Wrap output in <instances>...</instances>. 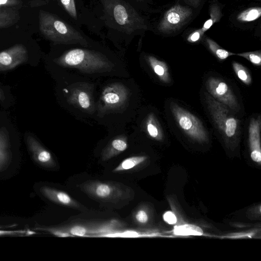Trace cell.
<instances>
[{"mask_svg":"<svg viewBox=\"0 0 261 261\" xmlns=\"http://www.w3.org/2000/svg\"><path fill=\"white\" fill-rule=\"evenodd\" d=\"M260 7H251L239 14L237 16V19L241 22H250L258 19L260 17Z\"/></svg>","mask_w":261,"mask_h":261,"instance_id":"cb8c5ba5","label":"cell"},{"mask_svg":"<svg viewBox=\"0 0 261 261\" xmlns=\"http://www.w3.org/2000/svg\"><path fill=\"white\" fill-rule=\"evenodd\" d=\"M191 2H192V3L194 4H195L197 3V2H198L199 0H190Z\"/></svg>","mask_w":261,"mask_h":261,"instance_id":"e575fe53","label":"cell"},{"mask_svg":"<svg viewBox=\"0 0 261 261\" xmlns=\"http://www.w3.org/2000/svg\"><path fill=\"white\" fill-rule=\"evenodd\" d=\"M128 147L127 138L126 136H119L113 139L101 152V160L106 161L122 152Z\"/></svg>","mask_w":261,"mask_h":261,"instance_id":"5bb4252c","label":"cell"},{"mask_svg":"<svg viewBox=\"0 0 261 261\" xmlns=\"http://www.w3.org/2000/svg\"><path fill=\"white\" fill-rule=\"evenodd\" d=\"M68 102L87 111L93 108V102L90 93L83 88H73L68 98Z\"/></svg>","mask_w":261,"mask_h":261,"instance_id":"9a60e30c","label":"cell"},{"mask_svg":"<svg viewBox=\"0 0 261 261\" xmlns=\"http://www.w3.org/2000/svg\"><path fill=\"white\" fill-rule=\"evenodd\" d=\"M3 96L2 91L0 90V99Z\"/></svg>","mask_w":261,"mask_h":261,"instance_id":"d590c367","label":"cell"},{"mask_svg":"<svg viewBox=\"0 0 261 261\" xmlns=\"http://www.w3.org/2000/svg\"><path fill=\"white\" fill-rule=\"evenodd\" d=\"M210 12V18L204 22L203 27L201 29L203 33L208 30L215 23L218 21L222 16L220 8L217 4L211 5Z\"/></svg>","mask_w":261,"mask_h":261,"instance_id":"603a6c76","label":"cell"},{"mask_svg":"<svg viewBox=\"0 0 261 261\" xmlns=\"http://www.w3.org/2000/svg\"><path fill=\"white\" fill-rule=\"evenodd\" d=\"M10 159L8 134L4 128L0 129V171L8 163Z\"/></svg>","mask_w":261,"mask_h":261,"instance_id":"d6986e66","label":"cell"},{"mask_svg":"<svg viewBox=\"0 0 261 261\" xmlns=\"http://www.w3.org/2000/svg\"><path fill=\"white\" fill-rule=\"evenodd\" d=\"M40 191L44 197L58 204L81 211L86 208L64 191L47 186L42 187Z\"/></svg>","mask_w":261,"mask_h":261,"instance_id":"7c38bea8","label":"cell"},{"mask_svg":"<svg viewBox=\"0 0 261 261\" xmlns=\"http://www.w3.org/2000/svg\"><path fill=\"white\" fill-rule=\"evenodd\" d=\"M206 102L213 120L218 128L228 138L237 136L238 120L234 117L225 105L205 93Z\"/></svg>","mask_w":261,"mask_h":261,"instance_id":"5b68a950","label":"cell"},{"mask_svg":"<svg viewBox=\"0 0 261 261\" xmlns=\"http://www.w3.org/2000/svg\"><path fill=\"white\" fill-rule=\"evenodd\" d=\"M22 5V2L21 0H0V8H17Z\"/></svg>","mask_w":261,"mask_h":261,"instance_id":"1f68e13d","label":"cell"},{"mask_svg":"<svg viewBox=\"0 0 261 261\" xmlns=\"http://www.w3.org/2000/svg\"><path fill=\"white\" fill-rule=\"evenodd\" d=\"M20 18L17 8H0V29L10 27L17 23Z\"/></svg>","mask_w":261,"mask_h":261,"instance_id":"e0dca14e","label":"cell"},{"mask_svg":"<svg viewBox=\"0 0 261 261\" xmlns=\"http://www.w3.org/2000/svg\"><path fill=\"white\" fill-rule=\"evenodd\" d=\"M172 233L180 237L201 236L203 234V231L196 225L186 223L175 226Z\"/></svg>","mask_w":261,"mask_h":261,"instance_id":"44dd1931","label":"cell"},{"mask_svg":"<svg viewBox=\"0 0 261 261\" xmlns=\"http://www.w3.org/2000/svg\"><path fill=\"white\" fill-rule=\"evenodd\" d=\"M129 92L127 88L121 83L108 85L102 91L101 100L107 109H116L121 107L128 100Z\"/></svg>","mask_w":261,"mask_h":261,"instance_id":"9c48e42d","label":"cell"},{"mask_svg":"<svg viewBox=\"0 0 261 261\" xmlns=\"http://www.w3.org/2000/svg\"><path fill=\"white\" fill-rule=\"evenodd\" d=\"M170 110L178 124L187 135L200 142L207 141L206 132L195 116L173 102L170 103Z\"/></svg>","mask_w":261,"mask_h":261,"instance_id":"8992f818","label":"cell"},{"mask_svg":"<svg viewBox=\"0 0 261 261\" xmlns=\"http://www.w3.org/2000/svg\"><path fill=\"white\" fill-rule=\"evenodd\" d=\"M145 128L148 135L156 140H162L163 138V130L153 114H149L145 122Z\"/></svg>","mask_w":261,"mask_h":261,"instance_id":"ffe728a7","label":"cell"},{"mask_svg":"<svg viewBox=\"0 0 261 261\" xmlns=\"http://www.w3.org/2000/svg\"><path fill=\"white\" fill-rule=\"evenodd\" d=\"M232 67L238 78L244 84L250 85L251 83V77L248 70L242 64L233 62Z\"/></svg>","mask_w":261,"mask_h":261,"instance_id":"484cf974","label":"cell"},{"mask_svg":"<svg viewBox=\"0 0 261 261\" xmlns=\"http://www.w3.org/2000/svg\"><path fill=\"white\" fill-rule=\"evenodd\" d=\"M28 60L27 48L22 44L14 45L0 52V71L11 70Z\"/></svg>","mask_w":261,"mask_h":261,"instance_id":"30bf717a","label":"cell"},{"mask_svg":"<svg viewBox=\"0 0 261 261\" xmlns=\"http://www.w3.org/2000/svg\"><path fill=\"white\" fill-rule=\"evenodd\" d=\"M206 41L210 49L220 60H224L230 56L236 55L222 48L216 42L210 38H206Z\"/></svg>","mask_w":261,"mask_h":261,"instance_id":"d4e9b609","label":"cell"},{"mask_svg":"<svg viewBox=\"0 0 261 261\" xmlns=\"http://www.w3.org/2000/svg\"><path fill=\"white\" fill-rule=\"evenodd\" d=\"M205 85L206 89L214 98L231 109L237 110V99L226 83L219 78L210 77Z\"/></svg>","mask_w":261,"mask_h":261,"instance_id":"52a82bcc","label":"cell"},{"mask_svg":"<svg viewBox=\"0 0 261 261\" xmlns=\"http://www.w3.org/2000/svg\"><path fill=\"white\" fill-rule=\"evenodd\" d=\"M67 13L74 19H77V13L74 0H59Z\"/></svg>","mask_w":261,"mask_h":261,"instance_id":"f546056e","label":"cell"},{"mask_svg":"<svg viewBox=\"0 0 261 261\" xmlns=\"http://www.w3.org/2000/svg\"><path fill=\"white\" fill-rule=\"evenodd\" d=\"M26 142L28 148L36 163L46 168H53L56 166L51 153L33 136L28 135Z\"/></svg>","mask_w":261,"mask_h":261,"instance_id":"8fae6325","label":"cell"},{"mask_svg":"<svg viewBox=\"0 0 261 261\" xmlns=\"http://www.w3.org/2000/svg\"><path fill=\"white\" fill-rule=\"evenodd\" d=\"M260 119L252 118L249 127V145L252 161L259 164L261 162Z\"/></svg>","mask_w":261,"mask_h":261,"instance_id":"4fadbf2b","label":"cell"},{"mask_svg":"<svg viewBox=\"0 0 261 261\" xmlns=\"http://www.w3.org/2000/svg\"><path fill=\"white\" fill-rule=\"evenodd\" d=\"M54 61L60 66L76 69L88 74L111 71L114 67L112 62L102 54L83 48L70 49Z\"/></svg>","mask_w":261,"mask_h":261,"instance_id":"6da1fadb","label":"cell"},{"mask_svg":"<svg viewBox=\"0 0 261 261\" xmlns=\"http://www.w3.org/2000/svg\"><path fill=\"white\" fill-rule=\"evenodd\" d=\"M104 8L113 19L125 31L132 32L144 28V20L127 4L121 0H101Z\"/></svg>","mask_w":261,"mask_h":261,"instance_id":"277c9868","label":"cell"},{"mask_svg":"<svg viewBox=\"0 0 261 261\" xmlns=\"http://www.w3.org/2000/svg\"><path fill=\"white\" fill-rule=\"evenodd\" d=\"M257 232V230H247L245 231L230 233L220 237L221 239H243L252 238Z\"/></svg>","mask_w":261,"mask_h":261,"instance_id":"83f0119b","label":"cell"},{"mask_svg":"<svg viewBox=\"0 0 261 261\" xmlns=\"http://www.w3.org/2000/svg\"><path fill=\"white\" fill-rule=\"evenodd\" d=\"M147 61L151 69L159 78L165 83L170 82V74L166 63L152 56L147 57Z\"/></svg>","mask_w":261,"mask_h":261,"instance_id":"ac0fdd59","label":"cell"},{"mask_svg":"<svg viewBox=\"0 0 261 261\" xmlns=\"http://www.w3.org/2000/svg\"><path fill=\"white\" fill-rule=\"evenodd\" d=\"M133 221L140 226L148 225L150 220V215L147 207L141 205L138 206L132 213Z\"/></svg>","mask_w":261,"mask_h":261,"instance_id":"7402d4cb","label":"cell"},{"mask_svg":"<svg viewBox=\"0 0 261 261\" xmlns=\"http://www.w3.org/2000/svg\"><path fill=\"white\" fill-rule=\"evenodd\" d=\"M147 159L145 155L132 156L123 160L112 171L113 172H128L140 167Z\"/></svg>","mask_w":261,"mask_h":261,"instance_id":"2e32d148","label":"cell"},{"mask_svg":"<svg viewBox=\"0 0 261 261\" xmlns=\"http://www.w3.org/2000/svg\"><path fill=\"white\" fill-rule=\"evenodd\" d=\"M80 188L91 198L103 202H116L134 196V191L121 183L113 181L88 180L80 185Z\"/></svg>","mask_w":261,"mask_h":261,"instance_id":"3957f363","label":"cell"},{"mask_svg":"<svg viewBox=\"0 0 261 261\" xmlns=\"http://www.w3.org/2000/svg\"><path fill=\"white\" fill-rule=\"evenodd\" d=\"M192 14L191 10L179 5H175L168 10L159 24V30L169 32L180 28Z\"/></svg>","mask_w":261,"mask_h":261,"instance_id":"ba28073f","label":"cell"},{"mask_svg":"<svg viewBox=\"0 0 261 261\" xmlns=\"http://www.w3.org/2000/svg\"><path fill=\"white\" fill-rule=\"evenodd\" d=\"M164 221L169 225H174L177 223V219L175 214L172 211H167L163 215Z\"/></svg>","mask_w":261,"mask_h":261,"instance_id":"d6a6232c","label":"cell"},{"mask_svg":"<svg viewBox=\"0 0 261 261\" xmlns=\"http://www.w3.org/2000/svg\"><path fill=\"white\" fill-rule=\"evenodd\" d=\"M62 230L67 231L73 236H84L90 233L94 232V228H90L82 225H76L70 227H59Z\"/></svg>","mask_w":261,"mask_h":261,"instance_id":"4316f807","label":"cell"},{"mask_svg":"<svg viewBox=\"0 0 261 261\" xmlns=\"http://www.w3.org/2000/svg\"><path fill=\"white\" fill-rule=\"evenodd\" d=\"M203 34V33L201 29L197 30L189 35L187 40L191 43L196 42L201 38Z\"/></svg>","mask_w":261,"mask_h":261,"instance_id":"836d02e7","label":"cell"},{"mask_svg":"<svg viewBox=\"0 0 261 261\" xmlns=\"http://www.w3.org/2000/svg\"><path fill=\"white\" fill-rule=\"evenodd\" d=\"M39 29L46 39L56 44L89 45L86 39L74 28L57 16L42 10L39 12Z\"/></svg>","mask_w":261,"mask_h":261,"instance_id":"7a4b0ae2","label":"cell"},{"mask_svg":"<svg viewBox=\"0 0 261 261\" xmlns=\"http://www.w3.org/2000/svg\"><path fill=\"white\" fill-rule=\"evenodd\" d=\"M35 233V232L24 230H0V236H26Z\"/></svg>","mask_w":261,"mask_h":261,"instance_id":"4dcf8cb0","label":"cell"},{"mask_svg":"<svg viewBox=\"0 0 261 261\" xmlns=\"http://www.w3.org/2000/svg\"><path fill=\"white\" fill-rule=\"evenodd\" d=\"M237 55L246 59L255 65L260 66L261 65V53L260 51L243 53L237 54Z\"/></svg>","mask_w":261,"mask_h":261,"instance_id":"f1b7e54d","label":"cell"}]
</instances>
